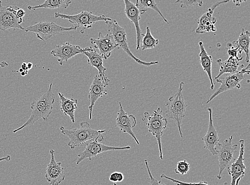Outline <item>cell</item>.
I'll return each mask as SVG.
<instances>
[{"label":"cell","mask_w":250,"mask_h":185,"mask_svg":"<svg viewBox=\"0 0 250 185\" xmlns=\"http://www.w3.org/2000/svg\"><path fill=\"white\" fill-rule=\"evenodd\" d=\"M19 71H20V72L21 73H22V72H24V70H23V69H22L21 68L20 69Z\"/></svg>","instance_id":"43"},{"label":"cell","mask_w":250,"mask_h":185,"mask_svg":"<svg viewBox=\"0 0 250 185\" xmlns=\"http://www.w3.org/2000/svg\"><path fill=\"white\" fill-rule=\"evenodd\" d=\"M8 66V63L5 62H0V67H6Z\"/></svg>","instance_id":"38"},{"label":"cell","mask_w":250,"mask_h":185,"mask_svg":"<svg viewBox=\"0 0 250 185\" xmlns=\"http://www.w3.org/2000/svg\"><path fill=\"white\" fill-rule=\"evenodd\" d=\"M217 22V19L213 14L207 12L202 15L198 21V27L196 30V33L202 34L210 32H216L217 28L214 24Z\"/></svg>","instance_id":"24"},{"label":"cell","mask_w":250,"mask_h":185,"mask_svg":"<svg viewBox=\"0 0 250 185\" xmlns=\"http://www.w3.org/2000/svg\"><path fill=\"white\" fill-rule=\"evenodd\" d=\"M208 111L209 114V122L208 129L207 134L202 138L204 142L206 148L213 155L217 154V148L216 146L219 143L220 138L218 136V132L213 125L212 109L208 108Z\"/></svg>","instance_id":"18"},{"label":"cell","mask_w":250,"mask_h":185,"mask_svg":"<svg viewBox=\"0 0 250 185\" xmlns=\"http://www.w3.org/2000/svg\"><path fill=\"white\" fill-rule=\"evenodd\" d=\"M160 178L161 179H166L168 181H170L173 183L175 184V185H209L207 182H200L199 183H185L181 181L176 180L175 179L167 176L165 174L161 175ZM224 185H228V183H225Z\"/></svg>","instance_id":"31"},{"label":"cell","mask_w":250,"mask_h":185,"mask_svg":"<svg viewBox=\"0 0 250 185\" xmlns=\"http://www.w3.org/2000/svg\"><path fill=\"white\" fill-rule=\"evenodd\" d=\"M145 117L148 119L146 125L148 131L155 137L158 141L160 152L159 158L162 160L164 157H163L162 153L161 139L164 135V131L167 128L168 123L167 120L163 115V112L159 107L158 109L155 110L152 115H149L148 117L145 115Z\"/></svg>","instance_id":"8"},{"label":"cell","mask_w":250,"mask_h":185,"mask_svg":"<svg viewBox=\"0 0 250 185\" xmlns=\"http://www.w3.org/2000/svg\"><path fill=\"white\" fill-rule=\"evenodd\" d=\"M234 3L236 5H238V6H239L243 2H245L246 1H234Z\"/></svg>","instance_id":"40"},{"label":"cell","mask_w":250,"mask_h":185,"mask_svg":"<svg viewBox=\"0 0 250 185\" xmlns=\"http://www.w3.org/2000/svg\"><path fill=\"white\" fill-rule=\"evenodd\" d=\"M120 109L117 113V118L116 119V126L118 127L122 132L130 135L138 145L140 143L137 140L132 129L137 125L136 118L133 115H128L125 111L121 103H119Z\"/></svg>","instance_id":"13"},{"label":"cell","mask_w":250,"mask_h":185,"mask_svg":"<svg viewBox=\"0 0 250 185\" xmlns=\"http://www.w3.org/2000/svg\"><path fill=\"white\" fill-rule=\"evenodd\" d=\"M70 0H46L43 3L37 5V6L28 7L30 10H35L37 9L44 8L56 9L58 8L66 9L72 3Z\"/></svg>","instance_id":"25"},{"label":"cell","mask_w":250,"mask_h":185,"mask_svg":"<svg viewBox=\"0 0 250 185\" xmlns=\"http://www.w3.org/2000/svg\"><path fill=\"white\" fill-rule=\"evenodd\" d=\"M237 47H239L242 51H244L246 55V62H249L250 61L249 48L250 44V33L249 31H244L242 28L241 33L237 41L235 43Z\"/></svg>","instance_id":"27"},{"label":"cell","mask_w":250,"mask_h":185,"mask_svg":"<svg viewBox=\"0 0 250 185\" xmlns=\"http://www.w3.org/2000/svg\"><path fill=\"white\" fill-rule=\"evenodd\" d=\"M130 149L131 147L130 146L122 147L109 146L101 144L97 141H91L85 144L84 151L78 155V159L77 164H79L86 159H89L91 161L93 157H96L98 154L102 153L112 151H122V150Z\"/></svg>","instance_id":"11"},{"label":"cell","mask_w":250,"mask_h":185,"mask_svg":"<svg viewBox=\"0 0 250 185\" xmlns=\"http://www.w3.org/2000/svg\"><path fill=\"white\" fill-rule=\"evenodd\" d=\"M90 42L95 45V49L100 50L104 60H107L111 56L113 50L118 47V45L109 34L104 36L102 32H99L97 39L90 38Z\"/></svg>","instance_id":"16"},{"label":"cell","mask_w":250,"mask_h":185,"mask_svg":"<svg viewBox=\"0 0 250 185\" xmlns=\"http://www.w3.org/2000/svg\"><path fill=\"white\" fill-rule=\"evenodd\" d=\"M75 26L64 27L51 21H40L24 29L26 33L32 32L36 34L38 39L46 42L52 37L63 32L77 31Z\"/></svg>","instance_id":"5"},{"label":"cell","mask_w":250,"mask_h":185,"mask_svg":"<svg viewBox=\"0 0 250 185\" xmlns=\"http://www.w3.org/2000/svg\"><path fill=\"white\" fill-rule=\"evenodd\" d=\"M56 97L52 92V83H50L47 91L38 99L33 101L31 104L32 114L30 118L22 126L13 131V133L33 125L40 119L44 121L48 120L53 109Z\"/></svg>","instance_id":"2"},{"label":"cell","mask_w":250,"mask_h":185,"mask_svg":"<svg viewBox=\"0 0 250 185\" xmlns=\"http://www.w3.org/2000/svg\"><path fill=\"white\" fill-rule=\"evenodd\" d=\"M55 17L56 19L60 18L67 20L77 28L80 27H83V29L81 31L82 34L84 33L85 29L91 28L92 25L97 21H107L112 20L105 16H96L90 12V11H83L82 12L75 15H65L56 12L55 13Z\"/></svg>","instance_id":"7"},{"label":"cell","mask_w":250,"mask_h":185,"mask_svg":"<svg viewBox=\"0 0 250 185\" xmlns=\"http://www.w3.org/2000/svg\"><path fill=\"white\" fill-rule=\"evenodd\" d=\"M51 160L46 167L45 178L50 185H59L65 180L64 168L62 166V163H57L55 158V151L50 149Z\"/></svg>","instance_id":"12"},{"label":"cell","mask_w":250,"mask_h":185,"mask_svg":"<svg viewBox=\"0 0 250 185\" xmlns=\"http://www.w3.org/2000/svg\"><path fill=\"white\" fill-rule=\"evenodd\" d=\"M199 45L200 49V53L199 55L200 59V64L203 68V71L207 74L211 83L210 89L213 90L214 85L212 77V57L208 54L205 48L204 44H203V42L200 41L199 43Z\"/></svg>","instance_id":"23"},{"label":"cell","mask_w":250,"mask_h":185,"mask_svg":"<svg viewBox=\"0 0 250 185\" xmlns=\"http://www.w3.org/2000/svg\"><path fill=\"white\" fill-rule=\"evenodd\" d=\"M175 3H180V7L184 9H189L194 7H201L203 2L202 0L197 1H187V0H178Z\"/></svg>","instance_id":"30"},{"label":"cell","mask_w":250,"mask_h":185,"mask_svg":"<svg viewBox=\"0 0 250 185\" xmlns=\"http://www.w3.org/2000/svg\"><path fill=\"white\" fill-rule=\"evenodd\" d=\"M114 185H117V184H116V183H114Z\"/></svg>","instance_id":"44"},{"label":"cell","mask_w":250,"mask_h":185,"mask_svg":"<svg viewBox=\"0 0 250 185\" xmlns=\"http://www.w3.org/2000/svg\"><path fill=\"white\" fill-rule=\"evenodd\" d=\"M124 2L125 15L127 18L133 23L135 26L137 36L136 49L139 50L141 48L142 40L144 36L140 25H139V21L141 19L140 11L136 7L135 4L129 1V0H125Z\"/></svg>","instance_id":"19"},{"label":"cell","mask_w":250,"mask_h":185,"mask_svg":"<svg viewBox=\"0 0 250 185\" xmlns=\"http://www.w3.org/2000/svg\"><path fill=\"white\" fill-rule=\"evenodd\" d=\"M233 136H231L227 139L223 144L220 143L218 144L219 149H217L218 160L219 161V170L217 178L218 179L222 178V173L224 170L228 169L235 159L234 155L238 147L237 144H232Z\"/></svg>","instance_id":"9"},{"label":"cell","mask_w":250,"mask_h":185,"mask_svg":"<svg viewBox=\"0 0 250 185\" xmlns=\"http://www.w3.org/2000/svg\"><path fill=\"white\" fill-rule=\"evenodd\" d=\"M24 71H29L27 67V63L23 62L21 67Z\"/></svg>","instance_id":"37"},{"label":"cell","mask_w":250,"mask_h":185,"mask_svg":"<svg viewBox=\"0 0 250 185\" xmlns=\"http://www.w3.org/2000/svg\"><path fill=\"white\" fill-rule=\"evenodd\" d=\"M105 22L108 26V34L113 38L115 43L118 45V47L123 50L133 60H134L139 64L145 66H150L159 63L158 61L145 62L138 59L132 53L129 49L125 29L121 27L115 20L107 21Z\"/></svg>","instance_id":"4"},{"label":"cell","mask_w":250,"mask_h":185,"mask_svg":"<svg viewBox=\"0 0 250 185\" xmlns=\"http://www.w3.org/2000/svg\"><path fill=\"white\" fill-rule=\"evenodd\" d=\"M135 5L139 11H140L141 15L146 12L148 8L152 9L161 16L162 19L164 20L167 24H169V22H168L165 16L162 15L158 5H157L154 0H148V1H146V0H137Z\"/></svg>","instance_id":"26"},{"label":"cell","mask_w":250,"mask_h":185,"mask_svg":"<svg viewBox=\"0 0 250 185\" xmlns=\"http://www.w3.org/2000/svg\"><path fill=\"white\" fill-rule=\"evenodd\" d=\"M11 157L10 155L5 156V157H4L3 158H0V163H1V162H2L3 161L9 162L11 160Z\"/></svg>","instance_id":"36"},{"label":"cell","mask_w":250,"mask_h":185,"mask_svg":"<svg viewBox=\"0 0 250 185\" xmlns=\"http://www.w3.org/2000/svg\"><path fill=\"white\" fill-rule=\"evenodd\" d=\"M145 164H146V168L148 171L150 185H167L165 184H162L161 181L156 180V179L152 175V173L150 172L148 161L146 160H145Z\"/></svg>","instance_id":"33"},{"label":"cell","mask_w":250,"mask_h":185,"mask_svg":"<svg viewBox=\"0 0 250 185\" xmlns=\"http://www.w3.org/2000/svg\"><path fill=\"white\" fill-rule=\"evenodd\" d=\"M123 173L119 172H114L110 175L109 181L114 183L122 182L124 180Z\"/></svg>","instance_id":"32"},{"label":"cell","mask_w":250,"mask_h":185,"mask_svg":"<svg viewBox=\"0 0 250 185\" xmlns=\"http://www.w3.org/2000/svg\"><path fill=\"white\" fill-rule=\"evenodd\" d=\"M28 71L22 72V73H21V76L22 77H25L28 74Z\"/></svg>","instance_id":"41"},{"label":"cell","mask_w":250,"mask_h":185,"mask_svg":"<svg viewBox=\"0 0 250 185\" xmlns=\"http://www.w3.org/2000/svg\"><path fill=\"white\" fill-rule=\"evenodd\" d=\"M62 134L69 138L68 146L71 149L77 147L85 146L87 143L91 141H97L99 143L104 140L102 134L106 132L104 130H95L91 128L88 122L81 123L79 128L68 129L65 127L61 126Z\"/></svg>","instance_id":"1"},{"label":"cell","mask_w":250,"mask_h":185,"mask_svg":"<svg viewBox=\"0 0 250 185\" xmlns=\"http://www.w3.org/2000/svg\"><path fill=\"white\" fill-rule=\"evenodd\" d=\"M189 170L190 165L187 161L184 160L179 162L177 164L176 168L174 169V172L176 174L185 175L188 174Z\"/></svg>","instance_id":"29"},{"label":"cell","mask_w":250,"mask_h":185,"mask_svg":"<svg viewBox=\"0 0 250 185\" xmlns=\"http://www.w3.org/2000/svg\"><path fill=\"white\" fill-rule=\"evenodd\" d=\"M142 41V51L153 49L159 43V40L153 37L148 26L146 27V33L144 35Z\"/></svg>","instance_id":"28"},{"label":"cell","mask_w":250,"mask_h":185,"mask_svg":"<svg viewBox=\"0 0 250 185\" xmlns=\"http://www.w3.org/2000/svg\"><path fill=\"white\" fill-rule=\"evenodd\" d=\"M33 66V64L32 62H28L27 63V67L28 69V70H30V69H31Z\"/></svg>","instance_id":"39"},{"label":"cell","mask_w":250,"mask_h":185,"mask_svg":"<svg viewBox=\"0 0 250 185\" xmlns=\"http://www.w3.org/2000/svg\"><path fill=\"white\" fill-rule=\"evenodd\" d=\"M184 84V82H180L179 89L176 94L168 98V102L166 103V117L176 123L179 134L181 138L183 137L182 121L185 117L186 108L188 106V103L185 100L183 94Z\"/></svg>","instance_id":"3"},{"label":"cell","mask_w":250,"mask_h":185,"mask_svg":"<svg viewBox=\"0 0 250 185\" xmlns=\"http://www.w3.org/2000/svg\"><path fill=\"white\" fill-rule=\"evenodd\" d=\"M85 48H81L79 45H73L69 42L56 46L51 51L50 54L57 58L60 65H63V62H66L77 55L83 54Z\"/></svg>","instance_id":"14"},{"label":"cell","mask_w":250,"mask_h":185,"mask_svg":"<svg viewBox=\"0 0 250 185\" xmlns=\"http://www.w3.org/2000/svg\"><path fill=\"white\" fill-rule=\"evenodd\" d=\"M108 85V84L106 83L98 75H96L93 80L88 94V99L90 103L89 107L90 120L92 119L93 108H94L96 102L100 98L108 95L106 90Z\"/></svg>","instance_id":"15"},{"label":"cell","mask_w":250,"mask_h":185,"mask_svg":"<svg viewBox=\"0 0 250 185\" xmlns=\"http://www.w3.org/2000/svg\"><path fill=\"white\" fill-rule=\"evenodd\" d=\"M242 50L237 46H236V48H234L233 47H232L228 49V53L229 56L231 57L236 58V59H238V58H240L238 56V53H239L240 55H241L242 53Z\"/></svg>","instance_id":"34"},{"label":"cell","mask_w":250,"mask_h":185,"mask_svg":"<svg viewBox=\"0 0 250 185\" xmlns=\"http://www.w3.org/2000/svg\"><path fill=\"white\" fill-rule=\"evenodd\" d=\"M83 54L88 58L89 65L95 67L98 71V76L109 85L110 80L105 76L107 68L104 66V59L102 56L98 54L95 48H92L91 47L85 48Z\"/></svg>","instance_id":"20"},{"label":"cell","mask_w":250,"mask_h":185,"mask_svg":"<svg viewBox=\"0 0 250 185\" xmlns=\"http://www.w3.org/2000/svg\"><path fill=\"white\" fill-rule=\"evenodd\" d=\"M240 149L239 155L232 163L228 170L229 175L231 177L230 185H235L238 179L242 178L246 175V166L244 164V149H245V142L244 140L240 141Z\"/></svg>","instance_id":"17"},{"label":"cell","mask_w":250,"mask_h":185,"mask_svg":"<svg viewBox=\"0 0 250 185\" xmlns=\"http://www.w3.org/2000/svg\"><path fill=\"white\" fill-rule=\"evenodd\" d=\"M17 7L2 6V1H0V30L6 31L13 29L24 31L25 28L21 26L24 21L23 19H20L16 15Z\"/></svg>","instance_id":"10"},{"label":"cell","mask_w":250,"mask_h":185,"mask_svg":"<svg viewBox=\"0 0 250 185\" xmlns=\"http://www.w3.org/2000/svg\"><path fill=\"white\" fill-rule=\"evenodd\" d=\"M250 64L246 68L243 67L240 71L233 74H224L220 77L215 79L216 82L220 83V87L207 101V103H210L215 98L227 91L241 88L240 82L245 79L244 74H250Z\"/></svg>","instance_id":"6"},{"label":"cell","mask_w":250,"mask_h":185,"mask_svg":"<svg viewBox=\"0 0 250 185\" xmlns=\"http://www.w3.org/2000/svg\"><path fill=\"white\" fill-rule=\"evenodd\" d=\"M58 95L60 97L61 112L66 116L69 117L72 123H75V112L78 108V100L73 99V98H66L60 92L58 93Z\"/></svg>","instance_id":"21"},{"label":"cell","mask_w":250,"mask_h":185,"mask_svg":"<svg viewBox=\"0 0 250 185\" xmlns=\"http://www.w3.org/2000/svg\"><path fill=\"white\" fill-rule=\"evenodd\" d=\"M242 60L243 57L236 59V58L231 57L225 61H223L221 59L218 60L217 62L220 66L219 73L214 79L220 77L224 74H233L238 72V67L242 66L240 63Z\"/></svg>","instance_id":"22"},{"label":"cell","mask_w":250,"mask_h":185,"mask_svg":"<svg viewBox=\"0 0 250 185\" xmlns=\"http://www.w3.org/2000/svg\"><path fill=\"white\" fill-rule=\"evenodd\" d=\"M26 14L25 11L22 9L17 8L16 10V15L20 19H23Z\"/></svg>","instance_id":"35"},{"label":"cell","mask_w":250,"mask_h":185,"mask_svg":"<svg viewBox=\"0 0 250 185\" xmlns=\"http://www.w3.org/2000/svg\"><path fill=\"white\" fill-rule=\"evenodd\" d=\"M241 179L242 178H239V179H237V180L236 181L235 185H239V183H240V181L241 180Z\"/></svg>","instance_id":"42"}]
</instances>
